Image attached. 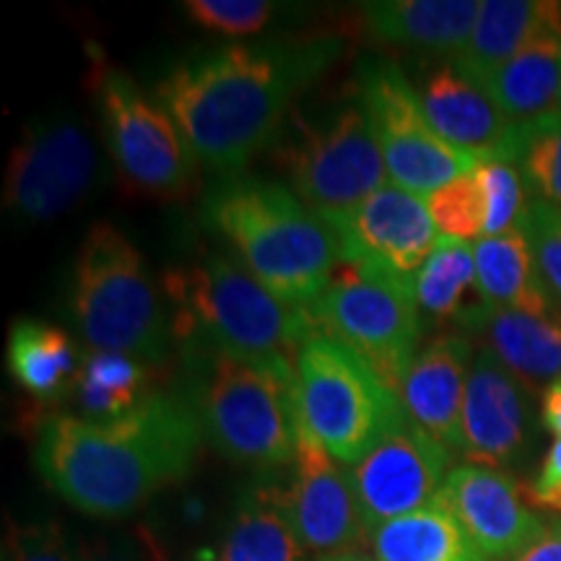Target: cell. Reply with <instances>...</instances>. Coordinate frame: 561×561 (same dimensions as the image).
Here are the masks:
<instances>
[{
  "mask_svg": "<svg viewBox=\"0 0 561 561\" xmlns=\"http://www.w3.org/2000/svg\"><path fill=\"white\" fill-rule=\"evenodd\" d=\"M341 53L339 37L224 45L174 62L153 96L201 164L231 178L276 138L297 96Z\"/></svg>",
  "mask_w": 561,
  "mask_h": 561,
  "instance_id": "1",
  "label": "cell"
},
{
  "mask_svg": "<svg viewBox=\"0 0 561 561\" xmlns=\"http://www.w3.org/2000/svg\"><path fill=\"white\" fill-rule=\"evenodd\" d=\"M203 437L182 392H151L117 419L50 413L37 421L32 458L60 500L96 520H121L193 473Z\"/></svg>",
  "mask_w": 561,
  "mask_h": 561,
  "instance_id": "2",
  "label": "cell"
},
{
  "mask_svg": "<svg viewBox=\"0 0 561 561\" xmlns=\"http://www.w3.org/2000/svg\"><path fill=\"white\" fill-rule=\"evenodd\" d=\"M203 221L273 297L310 310L341 265L335 231L278 182L231 174L203 201Z\"/></svg>",
  "mask_w": 561,
  "mask_h": 561,
  "instance_id": "3",
  "label": "cell"
},
{
  "mask_svg": "<svg viewBox=\"0 0 561 561\" xmlns=\"http://www.w3.org/2000/svg\"><path fill=\"white\" fill-rule=\"evenodd\" d=\"M180 354L219 351L242 359H297L314 331L307 310L284 305L234 257L203 252L161 276Z\"/></svg>",
  "mask_w": 561,
  "mask_h": 561,
  "instance_id": "4",
  "label": "cell"
},
{
  "mask_svg": "<svg viewBox=\"0 0 561 561\" xmlns=\"http://www.w3.org/2000/svg\"><path fill=\"white\" fill-rule=\"evenodd\" d=\"M182 392L210 447L237 466L276 471L297 458V369L289 359H242L219 351L182 354Z\"/></svg>",
  "mask_w": 561,
  "mask_h": 561,
  "instance_id": "5",
  "label": "cell"
},
{
  "mask_svg": "<svg viewBox=\"0 0 561 561\" xmlns=\"http://www.w3.org/2000/svg\"><path fill=\"white\" fill-rule=\"evenodd\" d=\"M68 310L89 348L164 364L174 333L164 291L144 252L110 221L91 224L76 250Z\"/></svg>",
  "mask_w": 561,
  "mask_h": 561,
  "instance_id": "6",
  "label": "cell"
},
{
  "mask_svg": "<svg viewBox=\"0 0 561 561\" xmlns=\"http://www.w3.org/2000/svg\"><path fill=\"white\" fill-rule=\"evenodd\" d=\"M294 369L299 416L341 466L354 468L409 421L401 392L318 325L301 341Z\"/></svg>",
  "mask_w": 561,
  "mask_h": 561,
  "instance_id": "7",
  "label": "cell"
},
{
  "mask_svg": "<svg viewBox=\"0 0 561 561\" xmlns=\"http://www.w3.org/2000/svg\"><path fill=\"white\" fill-rule=\"evenodd\" d=\"M307 312L322 333L354 348L401 390L424 333L413 280L367 263H341Z\"/></svg>",
  "mask_w": 561,
  "mask_h": 561,
  "instance_id": "8",
  "label": "cell"
},
{
  "mask_svg": "<svg viewBox=\"0 0 561 561\" xmlns=\"http://www.w3.org/2000/svg\"><path fill=\"white\" fill-rule=\"evenodd\" d=\"M289 191L335 229L388 185L380 144L359 100L343 104L322 123L301 125L280 149Z\"/></svg>",
  "mask_w": 561,
  "mask_h": 561,
  "instance_id": "9",
  "label": "cell"
},
{
  "mask_svg": "<svg viewBox=\"0 0 561 561\" xmlns=\"http://www.w3.org/2000/svg\"><path fill=\"white\" fill-rule=\"evenodd\" d=\"M96 100L107 151L133 193L180 198L193 191L201 161L157 96L110 68L96 79Z\"/></svg>",
  "mask_w": 561,
  "mask_h": 561,
  "instance_id": "10",
  "label": "cell"
},
{
  "mask_svg": "<svg viewBox=\"0 0 561 561\" xmlns=\"http://www.w3.org/2000/svg\"><path fill=\"white\" fill-rule=\"evenodd\" d=\"M356 100L367 112L392 185L430 198L481 164L432 128L419 91L396 62L369 60L359 70Z\"/></svg>",
  "mask_w": 561,
  "mask_h": 561,
  "instance_id": "11",
  "label": "cell"
},
{
  "mask_svg": "<svg viewBox=\"0 0 561 561\" xmlns=\"http://www.w3.org/2000/svg\"><path fill=\"white\" fill-rule=\"evenodd\" d=\"M96 178L100 151L76 117H34L24 125L11 151L3 206L16 219L55 221L81 206Z\"/></svg>",
  "mask_w": 561,
  "mask_h": 561,
  "instance_id": "12",
  "label": "cell"
},
{
  "mask_svg": "<svg viewBox=\"0 0 561 561\" xmlns=\"http://www.w3.org/2000/svg\"><path fill=\"white\" fill-rule=\"evenodd\" d=\"M278 504L307 551L359 549L369 536L354 476L333 458L299 416L291 479L278 486Z\"/></svg>",
  "mask_w": 561,
  "mask_h": 561,
  "instance_id": "13",
  "label": "cell"
},
{
  "mask_svg": "<svg viewBox=\"0 0 561 561\" xmlns=\"http://www.w3.org/2000/svg\"><path fill=\"white\" fill-rule=\"evenodd\" d=\"M450 460V447L411 421L388 434L351 468L367 528L411 515L437 500L442 483L453 471Z\"/></svg>",
  "mask_w": 561,
  "mask_h": 561,
  "instance_id": "14",
  "label": "cell"
},
{
  "mask_svg": "<svg viewBox=\"0 0 561 561\" xmlns=\"http://www.w3.org/2000/svg\"><path fill=\"white\" fill-rule=\"evenodd\" d=\"M333 231L341 244V263H367L405 280L416 278L439 244L426 201L392 182Z\"/></svg>",
  "mask_w": 561,
  "mask_h": 561,
  "instance_id": "15",
  "label": "cell"
},
{
  "mask_svg": "<svg viewBox=\"0 0 561 561\" xmlns=\"http://www.w3.org/2000/svg\"><path fill=\"white\" fill-rule=\"evenodd\" d=\"M437 500L453 512L471 543L489 561H512L541 536L546 523L523 502V491L502 468L462 462L447 473Z\"/></svg>",
  "mask_w": 561,
  "mask_h": 561,
  "instance_id": "16",
  "label": "cell"
},
{
  "mask_svg": "<svg viewBox=\"0 0 561 561\" xmlns=\"http://www.w3.org/2000/svg\"><path fill=\"white\" fill-rule=\"evenodd\" d=\"M419 96L432 128L455 149L473 153L479 161H507L517 167L525 125L510 123L489 91L468 79L453 60L426 76Z\"/></svg>",
  "mask_w": 561,
  "mask_h": 561,
  "instance_id": "17",
  "label": "cell"
},
{
  "mask_svg": "<svg viewBox=\"0 0 561 561\" xmlns=\"http://www.w3.org/2000/svg\"><path fill=\"white\" fill-rule=\"evenodd\" d=\"M528 388L494 354L479 351L460 419V453L466 460L489 468L515 462L528 439Z\"/></svg>",
  "mask_w": 561,
  "mask_h": 561,
  "instance_id": "18",
  "label": "cell"
},
{
  "mask_svg": "<svg viewBox=\"0 0 561 561\" xmlns=\"http://www.w3.org/2000/svg\"><path fill=\"white\" fill-rule=\"evenodd\" d=\"M473 359L471 341L455 333L437 335L419 348L398 390L411 424L458 453L462 403Z\"/></svg>",
  "mask_w": 561,
  "mask_h": 561,
  "instance_id": "19",
  "label": "cell"
},
{
  "mask_svg": "<svg viewBox=\"0 0 561 561\" xmlns=\"http://www.w3.org/2000/svg\"><path fill=\"white\" fill-rule=\"evenodd\" d=\"M458 320L466 331L481 335L489 354L528 390L561 380V320H553V314L504 310L479 299Z\"/></svg>",
  "mask_w": 561,
  "mask_h": 561,
  "instance_id": "20",
  "label": "cell"
},
{
  "mask_svg": "<svg viewBox=\"0 0 561 561\" xmlns=\"http://www.w3.org/2000/svg\"><path fill=\"white\" fill-rule=\"evenodd\" d=\"M479 11V0H371L359 5V19L377 42L445 53L453 60L471 37Z\"/></svg>",
  "mask_w": 561,
  "mask_h": 561,
  "instance_id": "21",
  "label": "cell"
},
{
  "mask_svg": "<svg viewBox=\"0 0 561 561\" xmlns=\"http://www.w3.org/2000/svg\"><path fill=\"white\" fill-rule=\"evenodd\" d=\"M510 123L530 125L557 112L561 96V16L530 37L486 83Z\"/></svg>",
  "mask_w": 561,
  "mask_h": 561,
  "instance_id": "22",
  "label": "cell"
},
{
  "mask_svg": "<svg viewBox=\"0 0 561 561\" xmlns=\"http://www.w3.org/2000/svg\"><path fill=\"white\" fill-rule=\"evenodd\" d=\"M561 16V3L546 0H483L466 47L453 62L468 79L486 89L496 70L517 50Z\"/></svg>",
  "mask_w": 561,
  "mask_h": 561,
  "instance_id": "23",
  "label": "cell"
},
{
  "mask_svg": "<svg viewBox=\"0 0 561 561\" xmlns=\"http://www.w3.org/2000/svg\"><path fill=\"white\" fill-rule=\"evenodd\" d=\"M305 546L278 504L276 483H255L240 494L214 561H305Z\"/></svg>",
  "mask_w": 561,
  "mask_h": 561,
  "instance_id": "24",
  "label": "cell"
},
{
  "mask_svg": "<svg viewBox=\"0 0 561 561\" xmlns=\"http://www.w3.org/2000/svg\"><path fill=\"white\" fill-rule=\"evenodd\" d=\"M476 289L491 307L528 314H553L551 297L538 276L533 250L523 229L481 237L473 242Z\"/></svg>",
  "mask_w": 561,
  "mask_h": 561,
  "instance_id": "25",
  "label": "cell"
},
{
  "mask_svg": "<svg viewBox=\"0 0 561 561\" xmlns=\"http://www.w3.org/2000/svg\"><path fill=\"white\" fill-rule=\"evenodd\" d=\"M81 356L73 339L53 322L16 320L9 331L5 362L11 377L37 401H58L73 392Z\"/></svg>",
  "mask_w": 561,
  "mask_h": 561,
  "instance_id": "26",
  "label": "cell"
},
{
  "mask_svg": "<svg viewBox=\"0 0 561 561\" xmlns=\"http://www.w3.org/2000/svg\"><path fill=\"white\" fill-rule=\"evenodd\" d=\"M369 546L377 561H489L439 500L371 528Z\"/></svg>",
  "mask_w": 561,
  "mask_h": 561,
  "instance_id": "27",
  "label": "cell"
},
{
  "mask_svg": "<svg viewBox=\"0 0 561 561\" xmlns=\"http://www.w3.org/2000/svg\"><path fill=\"white\" fill-rule=\"evenodd\" d=\"M151 364L117 351L87 348L73 396L83 419H117L151 396Z\"/></svg>",
  "mask_w": 561,
  "mask_h": 561,
  "instance_id": "28",
  "label": "cell"
},
{
  "mask_svg": "<svg viewBox=\"0 0 561 561\" xmlns=\"http://www.w3.org/2000/svg\"><path fill=\"white\" fill-rule=\"evenodd\" d=\"M476 286L473 242H458L439 237L430 261L413 278V291L421 312L437 320L460 318L466 310V291Z\"/></svg>",
  "mask_w": 561,
  "mask_h": 561,
  "instance_id": "29",
  "label": "cell"
},
{
  "mask_svg": "<svg viewBox=\"0 0 561 561\" xmlns=\"http://www.w3.org/2000/svg\"><path fill=\"white\" fill-rule=\"evenodd\" d=\"M426 208L439 237L458 242H476L486 234V201L476 170L447 182L426 198Z\"/></svg>",
  "mask_w": 561,
  "mask_h": 561,
  "instance_id": "30",
  "label": "cell"
},
{
  "mask_svg": "<svg viewBox=\"0 0 561 561\" xmlns=\"http://www.w3.org/2000/svg\"><path fill=\"white\" fill-rule=\"evenodd\" d=\"M517 170L533 198L561 208V115L525 125V140Z\"/></svg>",
  "mask_w": 561,
  "mask_h": 561,
  "instance_id": "31",
  "label": "cell"
},
{
  "mask_svg": "<svg viewBox=\"0 0 561 561\" xmlns=\"http://www.w3.org/2000/svg\"><path fill=\"white\" fill-rule=\"evenodd\" d=\"M476 178L481 182L483 201H486V234L494 237L515 229L520 224L528 201H525L523 172L507 161H481L476 167Z\"/></svg>",
  "mask_w": 561,
  "mask_h": 561,
  "instance_id": "32",
  "label": "cell"
},
{
  "mask_svg": "<svg viewBox=\"0 0 561 561\" xmlns=\"http://www.w3.org/2000/svg\"><path fill=\"white\" fill-rule=\"evenodd\" d=\"M517 227L530 244L541 284L549 297L561 305V208L533 198Z\"/></svg>",
  "mask_w": 561,
  "mask_h": 561,
  "instance_id": "33",
  "label": "cell"
},
{
  "mask_svg": "<svg viewBox=\"0 0 561 561\" xmlns=\"http://www.w3.org/2000/svg\"><path fill=\"white\" fill-rule=\"evenodd\" d=\"M182 9L203 30L248 37L271 24L278 5L271 0H185Z\"/></svg>",
  "mask_w": 561,
  "mask_h": 561,
  "instance_id": "34",
  "label": "cell"
},
{
  "mask_svg": "<svg viewBox=\"0 0 561 561\" xmlns=\"http://www.w3.org/2000/svg\"><path fill=\"white\" fill-rule=\"evenodd\" d=\"M3 561H73V546L55 520L13 525Z\"/></svg>",
  "mask_w": 561,
  "mask_h": 561,
  "instance_id": "35",
  "label": "cell"
},
{
  "mask_svg": "<svg viewBox=\"0 0 561 561\" xmlns=\"http://www.w3.org/2000/svg\"><path fill=\"white\" fill-rule=\"evenodd\" d=\"M73 561H164L149 533L138 536L81 538L73 546Z\"/></svg>",
  "mask_w": 561,
  "mask_h": 561,
  "instance_id": "36",
  "label": "cell"
},
{
  "mask_svg": "<svg viewBox=\"0 0 561 561\" xmlns=\"http://www.w3.org/2000/svg\"><path fill=\"white\" fill-rule=\"evenodd\" d=\"M553 496H561V437L551 442L549 453L541 462V471H538L536 481L530 483L528 500L536 504H543L553 500Z\"/></svg>",
  "mask_w": 561,
  "mask_h": 561,
  "instance_id": "37",
  "label": "cell"
},
{
  "mask_svg": "<svg viewBox=\"0 0 561 561\" xmlns=\"http://www.w3.org/2000/svg\"><path fill=\"white\" fill-rule=\"evenodd\" d=\"M512 561H561V520L546 523L541 536Z\"/></svg>",
  "mask_w": 561,
  "mask_h": 561,
  "instance_id": "38",
  "label": "cell"
},
{
  "mask_svg": "<svg viewBox=\"0 0 561 561\" xmlns=\"http://www.w3.org/2000/svg\"><path fill=\"white\" fill-rule=\"evenodd\" d=\"M541 421L551 434L561 437V380L551 382L541 398Z\"/></svg>",
  "mask_w": 561,
  "mask_h": 561,
  "instance_id": "39",
  "label": "cell"
},
{
  "mask_svg": "<svg viewBox=\"0 0 561 561\" xmlns=\"http://www.w3.org/2000/svg\"><path fill=\"white\" fill-rule=\"evenodd\" d=\"M314 561H377L371 553L359 549H346V551H333V553H318Z\"/></svg>",
  "mask_w": 561,
  "mask_h": 561,
  "instance_id": "40",
  "label": "cell"
},
{
  "mask_svg": "<svg viewBox=\"0 0 561 561\" xmlns=\"http://www.w3.org/2000/svg\"><path fill=\"white\" fill-rule=\"evenodd\" d=\"M538 507H541V510H551V512H559V515H561V496H553V500L538 504Z\"/></svg>",
  "mask_w": 561,
  "mask_h": 561,
  "instance_id": "41",
  "label": "cell"
},
{
  "mask_svg": "<svg viewBox=\"0 0 561 561\" xmlns=\"http://www.w3.org/2000/svg\"><path fill=\"white\" fill-rule=\"evenodd\" d=\"M557 115H561V96H559V107H557Z\"/></svg>",
  "mask_w": 561,
  "mask_h": 561,
  "instance_id": "42",
  "label": "cell"
}]
</instances>
